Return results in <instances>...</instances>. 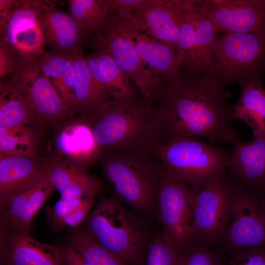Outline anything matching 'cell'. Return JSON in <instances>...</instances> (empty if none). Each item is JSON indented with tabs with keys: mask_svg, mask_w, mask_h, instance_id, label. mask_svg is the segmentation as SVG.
I'll return each mask as SVG.
<instances>
[{
	"mask_svg": "<svg viewBox=\"0 0 265 265\" xmlns=\"http://www.w3.org/2000/svg\"><path fill=\"white\" fill-rule=\"evenodd\" d=\"M44 170V169L35 177L16 190L4 207L6 220L14 227L20 219L30 194Z\"/></svg>",
	"mask_w": 265,
	"mask_h": 265,
	"instance_id": "cell-33",
	"label": "cell"
},
{
	"mask_svg": "<svg viewBox=\"0 0 265 265\" xmlns=\"http://www.w3.org/2000/svg\"><path fill=\"white\" fill-rule=\"evenodd\" d=\"M69 244L90 265H127L100 244L87 232L73 234Z\"/></svg>",
	"mask_w": 265,
	"mask_h": 265,
	"instance_id": "cell-29",
	"label": "cell"
},
{
	"mask_svg": "<svg viewBox=\"0 0 265 265\" xmlns=\"http://www.w3.org/2000/svg\"><path fill=\"white\" fill-rule=\"evenodd\" d=\"M194 190L193 245L210 248L221 242L228 223L231 199L230 182L224 176Z\"/></svg>",
	"mask_w": 265,
	"mask_h": 265,
	"instance_id": "cell-10",
	"label": "cell"
},
{
	"mask_svg": "<svg viewBox=\"0 0 265 265\" xmlns=\"http://www.w3.org/2000/svg\"><path fill=\"white\" fill-rule=\"evenodd\" d=\"M227 169L237 183L265 195V137L250 142L237 139L233 144Z\"/></svg>",
	"mask_w": 265,
	"mask_h": 265,
	"instance_id": "cell-16",
	"label": "cell"
},
{
	"mask_svg": "<svg viewBox=\"0 0 265 265\" xmlns=\"http://www.w3.org/2000/svg\"><path fill=\"white\" fill-rule=\"evenodd\" d=\"M5 258L6 265H62L63 260L56 245L40 242L29 231L20 230L11 238Z\"/></svg>",
	"mask_w": 265,
	"mask_h": 265,
	"instance_id": "cell-22",
	"label": "cell"
},
{
	"mask_svg": "<svg viewBox=\"0 0 265 265\" xmlns=\"http://www.w3.org/2000/svg\"><path fill=\"white\" fill-rule=\"evenodd\" d=\"M86 60L91 73L105 89L110 99L121 103L141 99L131 80L106 51L99 48L86 56Z\"/></svg>",
	"mask_w": 265,
	"mask_h": 265,
	"instance_id": "cell-21",
	"label": "cell"
},
{
	"mask_svg": "<svg viewBox=\"0 0 265 265\" xmlns=\"http://www.w3.org/2000/svg\"><path fill=\"white\" fill-rule=\"evenodd\" d=\"M70 14L91 31L100 34L106 16L102 0H68Z\"/></svg>",
	"mask_w": 265,
	"mask_h": 265,
	"instance_id": "cell-30",
	"label": "cell"
},
{
	"mask_svg": "<svg viewBox=\"0 0 265 265\" xmlns=\"http://www.w3.org/2000/svg\"><path fill=\"white\" fill-rule=\"evenodd\" d=\"M227 265H265V249H250L232 253Z\"/></svg>",
	"mask_w": 265,
	"mask_h": 265,
	"instance_id": "cell-36",
	"label": "cell"
},
{
	"mask_svg": "<svg viewBox=\"0 0 265 265\" xmlns=\"http://www.w3.org/2000/svg\"><path fill=\"white\" fill-rule=\"evenodd\" d=\"M48 177L60 194L68 201L81 198H94L101 187V182L89 174L86 167L67 159L45 163Z\"/></svg>",
	"mask_w": 265,
	"mask_h": 265,
	"instance_id": "cell-19",
	"label": "cell"
},
{
	"mask_svg": "<svg viewBox=\"0 0 265 265\" xmlns=\"http://www.w3.org/2000/svg\"><path fill=\"white\" fill-rule=\"evenodd\" d=\"M264 196L265 202V196Z\"/></svg>",
	"mask_w": 265,
	"mask_h": 265,
	"instance_id": "cell-40",
	"label": "cell"
},
{
	"mask_svg": "<svg viewBox=\"0 0 265 265\" xmlns=\"http://www.w3.org/2000/svg\"><path fill=\"white\" fill-rule=\"evenodd\" d=\"M41 6L40 0H13L7 14L0 19V44L13 53L17 63L37 60L45 53Z\"/></svg>",
	"mask_w": 265,
	"mask_h": 265,
	"instance_id": "cell-9",
	"label": "cell"
},
{
	"mask_svg": "<svg viewBox=\"0 0 265 265\" xmlns=\"http://www.w3.org/2000/svg\"><path fill=\"white\" fill-rule=\"evenodd\" d=\"M92 198H81L70 201L61 198L58 200L48 211V219L53 230L58 231L64 227V219Z\"/></svg>",
	"mask_w": 265,
	"mask_h": 265,
	"instance_id": "cell-35",
	"label": "cell"
},
{
	"mask_svg": "<svg viewBox=\"0 0 265 265\" xmlns=\"http://www.w3.org/2000/svg\"><path fill=\"white\" fill-rule=\"evenodd\" d=\"M225 84L213 73L182 72L153 106L152 137L203 138L232 144L237 139L232 109L225 102Z\"/></svg>",
	"mask_w": 265,
	"mask_h": 265,
	"instance_id": "cell-1",
	"label": "cell"
},
{
	"mask_svg": "<svg viewBox=\"0 0 265 265\" xmlns=\"http://www.w3.org/2000/svg\"><path fill=\"white\" fill-rule=\"evenodd\" d=\"M132 37L135 48L144 64L162 78L169 85L177 80L182 72L177 62L175 49L159 41L139 30L131 19V16L121 17Z\"/></svg>",
	"mask_w": 265,
	"mask_h": 265,
	"instance_id": "cell-18",
	"label": "cell"
},
{
	"mask_svg": "<svg viewBox=\"0 0 265 265\" xmlns=\"http://www.w3.org/2000/svg\"><path fill=\"white\" fill-rule=\"evenodd\" d=\"M197 0H139L131 19L140 31L175 49L186 14Z\"/></svg>",
	"mask_w": 265,
	"mask_h": 265,
	"instance_id": "cell-14",
	"label": "cell"
},
{
	"mask_svg": "<svg viewBox=\"0 0 265 265\" xmlns=\"http://www.w3.org/2000/svg\"><path fill=\"white\" fill-rule=\"evenodd\" d=\"M88 233L127 265H140L143 232L134 216L115 198L101 202L87 217Z\"/></svg>",
	"mask_w": 265,
	"mask_h": 265,
	"instance_id": "cell-5",
	"label": "cell"
},
{
	"mask_svg": "<svg viewBox=\"0 0 265 265\" xmlns=\"http://www.w3.org/2000/svg\"><path fill=\"white\" fill-rule=\"evenodd\" d=\"M41 21L46 45L52 51L70 53L80 49L91 32L70 13L59 10L52 2L42 1Z\"/></svg>",
	"mask_w": 265,
	"mask_h": 265,
	"instance_id": "cell-17",
	"label": "cell"
},
{
	"mask_svg": "<svg viewBox=\"0 0 265 265\" xmlns=\"http://www.w3.org/2000/svg\"><path fill=\"white\" fill-rule=\"evenodd\" d=\"M98 37L99 48L106 51L128 76L141 100L153 106L168 85L162 78L143 62L123 20L117 16H107Z\"/></svg>",
	"mask_w": 265,
	"mask_h": 265,
	"instance_id": "cell-6",
	"label": "cell"
},
{
	"mask_svg": "<svg viewBox=\"0 0 265 265\" xmlns=\"http://www.w3.org/2000/svg\"><path fill=\"white\" fill-rule=\"evenodd\" d=\"M35 155L0 157V201L4 208L12 194L44 169Z\"/></svg>",
	"mask_w": 265,
	"mask_h": 265,
	"instance_id": "cell-24",
	"label": "cell"
},
{
	"mask_svg": "<svg viewBox=\"0 0 265 265\" xmlns=\"http://www.w3.org/2000/svg\"><path fill=\"white\" fill-rule=\"evenodd\" d=\"M231 207L222 243L224 251L232 253L265 249L264 196L240 184L230 182Z\"/></svg>",
	"mask_w": 265,
	"mask_h": 265,
	"instance_id": "cell-8",
	"label": "cell"
},
{
	"mask_svg": "<svg viewBox=\"0 0 265 265\" xmlns=\"http://www.w3.org/2000/svg\"><path fill=\"white\" fill-rule=\"evenodd\" d=\"M35 121L23 95L10 79L1 82L0 127L30 125Z\"/></svg>",
	"mask_w": 265,
	"mask_h": 265,
	"instance_id": "cell-27",
	"label": "cell"
},
{
	"mask_svg": "<svg viewBox=\"0 0 265 265\" xmlns=\"http://www.w3.org/2000/svg\"><path fill=\"white\" fill-rule=\"evenodd\" d=\"M62 253L67 265H90L70 246L64 247Z\"/></svg>",
	"mask_w": 265,
	"mask_h": 265,
	"instance_id": "cell-39",
	"label": "cell"
},
{
	"mask_svg": "<svg viewBox=\"0 0 265 265\" xmlns=\"http://www.w3.org/2000/svg\"><path fill=\"white\" fill-rule=\"evenodd\" d=\"M185 253L177 249L163 236L157 237L150 246L147 265H182Z\"/></svg>",
	"mask_w": 265,
	"mask_h": 265,
	"instance_id": "cell-32",
	"label": "cell"
},
{
	"mask_svg": "<svg viewBox=\"0 0 265 265\" xmlns=\"http://www.w3.org/2000/svg\"><path fill=\"white\" fill-rule=\"evenodd\" d=\"M213 74L225 84L258 79L265 65V31L223 33L212 45Z\"/></svg>",
	"mask_w": 265,
	"mask_h": 265,
	"instance_id": "cell-7",
	"label": "cell"
},
{
	"mask_svg": "<svg viewBox=\"0 0 265 265\" xmlns=\"http://www.w3.org/2000/svg\"><path fill=\"white\" fill-rule=\"evenodd\" d=\"M137 151L161 176L180 181L194 190L224 177L230 158L222 149L191 137L159 140L150 136Z\"/></svg>",
	"mask_w": 265,
	"mask_h": 265,
	"instance_id": "cell-2",
	"label": "cell"
},
{
	"mask_svg": "<svg viewBox=\"0 0 265 265\" xmlns=\"http://www.w3.org/2000/svg\"><path fill=\"white\" fill-rule=\"evenodd\" d=\"M100 159L106 177L121 199L140 211L151 207L161 176L148 159L132 150L104 152Z\"/></svg>",
	"mask_w": 265,
	"mask_h": 265,
	"instance_id": "cell-4",
	"label": "cell"
},
{
	"mask_svg": "<svg viewBox=\"0 0 265 265\" xmlns=\"http://www.w3.org/2000/svg\"><path fill=\"white\" fill-rule=\"evenodd\" d=\"M240 85L242 88L240 99L231 108L233 118L248 125L254 137H265V90L259 79Z\"/></svg>",
	"mask_w": 265,
	"mask_h": 265,
	"instance_id": "cell-25",
	"label": "cell"
},
{
	"mask_svg": "<svg viewBox=\"0 0 265 265\" xmlns=\"http://www.w3.org/2000/svg\"><path fill=\"white\" fill-rule=\"evenodd\" d=\"M40 68L74 111V72L69 53L51 51L37 59Z\"/></svg>",
	"mask_w": 265,
	"mask_h": 265,
	"instance_id": "cell-26",
	"label": "cell"
},
{
	"mask_svg": "<svg viewBox=\"0 0 265 265\" xmlns=\"http://www.w3.org/2000/svg\"><path fill=\"white\" fill-rule=\"evenodd\" d=\"M95 198L91 199L86 203L80 207L67 216L63 220V227H77L89 215V212L93 206Z\"/></svg>",
	"mask_w": 265,
	"mask_h": 265,
	"instance_id": "cell-37",
	"label": "cell"
},
{
	"mask_svg": "<svg viewBox=\"0 0 265 265\" xmlns=\"http://www.w3.org/2000/svg\"><path fill=\"white\" fill-rule=\"evenodd\" d=\"M195 190L186 184L162 176L157 199L163 236L185 253L193 245V203Z\"/></svg>",
	"mask_w": 265,
	"mask_h": 265,
	"instance_id": "cell-11",
	"label": "cell"
},
{
	"mask_svg": "<svg viewBox=\"0 0 265 265\" xmlns=\"http://www.w3.org/2000/svg\"><path fill=\"white\" fill-rule=\"evenodd\" d=\"M9 75L10 80L23 95L36 121L58 120L73 112L42 72L37 59L16 64Z\"/></svg>",
	"mask_w": 265,
	"mask_h": 265,
	"instance_id": "cell-13",
	"label": "cell"
},
{
	"mask_svg": "<svg viewBox=\"0 0 265 265\" xmlns=\"http://www.w3.org/2000/svg\"><path fill=\"white\" fill-rule=\"evenodd\" d=\"M37 136L30 125L0 127V157L35 155Z\"/></svg>",
	"mask_w": 265,
	"mask_h": 265,
	"instance_id": "cell-28",
	"label": "cell"
},
{
	"mask_svg": "<svg viewBox=\"0 0 265 265\" xmlns=\"http://www.w3.org/2000/svg\"><path fill=\"white\" fill-rule=\"evenodd\" d=\"M227 259L209 247L194 245L185 254L182 265H227Z\"/></svg>",
	"mask_w": 265,
	"mask_h": 265,
	"instance_id": "cell-34",
	"label": "cell"
},
{
	"mask_svg": "<svg viewBox=\"0 0 265 265\" xmlns=\"http://www.w3.org/2000/svg\"><path fill=\"white\" fill-rule=\"evenodd\" d=\"M55 146L63 159L86 167L100 159L102 151L94 138L86 115L65 126L57 134Z\"/></svg>",
	"mask_w": 265,
	"mask_h": 265,
	"instance_id": "cell-20",
	"label": "cell"
},
{
	"mask_svg": "<svg viewBox=\"0 0 265 265\" xmlns=\"http://www.w3.org/2000/svg\"><path fill=\"white\" fill-rule=\"evenodd\" d=\"M85 115L102 152L135 150L156 128L152 107L141 99L129 103L109 99Z\"/></svg>",
	"mask_w": 265,
	"mask_h": 265,
	"instance_id": "cell-3",
	"label": "cell"
},
{
	"mask_svg": "<svg viewBox=\"0 0 265 265\" xmlns=\"http://www.w3.org/2000/svg\"><path fill=\"white\" fill-rule=\"evenodd\" d=\"M74 72V111L90 113L108 100L105 89L95 79L81 49L69 53Z\"/></svg>",
	"mask_w": 265,
	"mask_h": 265,
	"instance_id": "cell-23",
	"label": "cell"
},
{
	"mask_svg": "<svg viewBox=\"0 0 265 265\" xmlns=\"http://www.w3.org/2000/svg\"><path fill=\"white\" fill-rule=\"evenodd\" d=\"M54 189L44 168L14 227L18 230L29 231L37 213Z\"/></svg>",
	"mask_w": 265,
	"mask_h": 265,
	"instance_id": "cell-31",
	"label": "cell"
},
{
	"mask_svg": "<svg viewBox=\"0 0 265 265\" xmlns=\"http://www.w3.org/2000/svg\"><path fill=\"white\" fill-rule=\"evenodd\" d=\"M13 53L5 46L0 44V76L3 78L9 74L17 64Z\"/></svg>",
	"mask_w": 265,
	"mask_h": 265,
	"instance_id": "cell-38",
	"label": "cell"
},
{
	"mask_svg": "<svg viewBox=\"0 0 265 265\" xmlns=\"http://www.w3.org/2000/svg\"><path fill=\"white\" fill-rule=\"evenodd\" d=\"M196 6L223 32L265 31V0H198Z\"/></svg>",
	"mask_w": 265,
	"mask_h": 265,
	"instance_id": "cell-15",
	"label": "cell"
},
{
	"mask_svg": "<svg viewBox=\"0 0 265 265\" xmlns=\"http://www.w3.org/2000/svg\"><path fill=\"white\" fill-rule=\"evenodd\" d=\"M218 31L196 4L186 13L175 47L181 70L189 73H213L212 45Z\"/></svg>",
	"mask_w": 265,
	"mask_h": 265,
	"instance_id": "cell-12",
	"label": "cell"
}]
</instances>
